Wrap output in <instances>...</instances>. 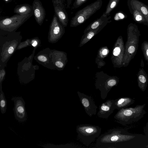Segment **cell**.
<instances>
[{
  "instance_id": "4dcf8cb0",
  "label": "cell",
  "mask_w": 148,
  "mask_h": 148,
  "mask_svg": "<svg viewBox=\"0 0 148 148\" xmlns=\"http://www.w3.org/2000/svg\"><path fill=\"white\" fill-rule=\"evenodd\" d=\"M6 3H8L12 1V0H3Z\"/></svg>"
},
{
  "instance_id": "2e32d148",
  "label": "cell",
  "mask_w": 148,
  "mask_h": 148,
  "mask_svg": "<svg viewBox=\"0 0 148 148\" xmlns=\"http://www.w3.org/2000/svg\"><path fill=\"white\" fill-rule=\"evenodd\" d=\"M130 3L133 9H137L142 14L148 23V9L146 5L138 0H131Z\"/></svg>"
},
{
  "instance_id": "30bf717a",
  "label": "cell",
  "mask_w": 148,
  "mask_h": 148,
  "mask_svg": "<svg viewBox=\"0 0 148 148\" xmlns=\"http://www.w3.org/2000/svg\"><path fill=\"white\" fill-rule=\"evenodd\" d=\"M115 100L108 99L102 103L99 107L97 115L101 118L107 119L115 109Z\"/></svg>"
},
{
  "instance_id": "7a4b0ae2",
  "label": "cell",
  "mask_w": 148,
  "mask_h": 148,
  "mask_svg": "<svg viewBox=\"0 0 148 148\" xmlns=\"http://www.w3.org/2000/svg\"><path fill=\"white\" fill-rule=\"evenodd\" d=\"M146 104L138 105L134 108L119 110L114 116L117 122L125 125L137 121L143 117L146 113L144 109Z\"/></svg>"
},
{
  "instance_id": "8992f818",
  "label": "cell",
  "mask_w": 148,
  "mask_h": 148,
  "mask_svg": "<svg viewBox=\"0 0 148 148\" xmlns=\"http://www.w3.org/2000/svg\"><path fill=\"white\" fill-rule=\"evenodd\" d=\"M116 80L114 78L109 77L107 79H98L95 83L96 88L100 91L101 98L106 99L111 89L117 84Z\"/></svg>"
},
{
  "instance_id": "3957f363",
  "label": "cell",
  "mask_w": 148,
  "mask_h": 148,
  "mask_svg": "<svg viewBox=\"0 0 148 148\" xmlns=\"http://www.w3.org/2000/svg\"><path fill=\"white\" fill-rule=\"evenodd\" d=\"M102 0H97L79 10L72 18L70 22L71 27H76L84 23L101 8Z\"/></svg>"
},
{
  "instance_id": "8fae6325",
  "label": "cell",
  "mask_w": 148,
  "mask_h": 148,
  "mask_svg": "<svg viewBox=\"0 0 148 148\" xmlns=\"http://www.w3.org/2000/svg\"><path fill=\"white\" fill-rule=\"evenodd\" d=\"M32 7L35 19L37 23L41 25L46 16L45 11L42 3L39 0H34Z\"/></svg>"
},
{
  "instance_id": "d6986e66",
  "label": "cell",
  "mask_w": 148,
  "mask_h": 148,
  "mask_svg": "<svg viewBox=\"0 0 148 148\" xmlns=\"http://www.w3.org/2000/svg\"><path fill=\"white\" fill-rule=\"evenodd\" d=\"M119 0H110L105 12V14L110 15L111 12L116 7Z\"/></svg>"
},
{
  "instance_id": "52a82bcc",
  "label": "cell",
  "mask_w": 148,
  "mask_h": 148,
  "mask_svg": "<svg viewBox=\"0 0 148 148\" xmlns=\"http://www.w3.org/2000/svg\"><path fill=\"white\" fill-rule=\"evenodd\" d=\"M77 93L86 114L90 117L96 115L98 107L92 97L79 91L77 92Z\"/></svg>"
},
{
  "instance_id": "ffe728a7",
  "label": "cell",
  "mask_w": 148,
  "mask_h": 148,
  "mask_svg": "<svg viewBox=\"0 0 148 148\" xmlns=\"http://www.w3.org/2000/svg\"><path fill=\"white\" fill-rule=\"evenodd\" d=\"M133 15L134 19L139 22L147 21L142 14L137 9H134Z\"/></svg>"
},
{
  "instance_id": "83f0119b",
  "label": "cell",
  "mask_w": 148,
  "mask_h": 148,
  "mask_svg": "<svg viewBox=\"0 0 148 148\" xmlns=\"http://www.w3.org/2000/svg\"><path fill=\"white\" fill-rule=\"evenodd\" d=\"M145 132L146 134L148 135V122L146 124L145 129Z\"/></svg>"
},
{
  "instance_id": "9c48e42d",
  "label": "cell",
  "mask_w": 148,
  "mask_h": 148,
  "mask_svg": "<svg viewBox=\"0 0 148 148\" xmlns=\"http://www.w3.org/2000/svg\"><path fill=\"white\" fill-rule=\"evenodd\" d=\"M55 14L59 21L64 26H67L69 21L67 13L62 0H52Z\"/></svg>"
},
{
  "instance_id": "484cf974",
  "label": "cell",
  "mask_w": 148,
  "mask_h": 148,
  "mask_svg": "<svg viewBox=\"0 0 148 148\" xmlns=\"http://www.w3.org/2000/svg\"><path fill=\"white\" fill-rule=\"evenodd\" d=\"M135 50V48L133 46H130L128 49V52L130 53H132L134 52Z\"/></svg>"
},
{
  "instance_id": "d4e9b609",
  "label": "cell",
  "mask_w": 148,
  "mask_h": 148,
  "mask_svg": "<svg viewBox=\"0 0 148 148\" xmlns=\"http://www.w3.org/2000/svg\"><path fill=\"white\" fill-rule=\"evenodd\" d=\"M56 66L59 68H62L63 66V64L60 61H58L55 63Z\"/></svg>"
},
{
  "instance_id": "6da1fadb",
  "label": "cell",
  "mask_w": 148,
  "mask_h": 148,
  "mask_svg": "<svg viewBox=\"0 0 148 148\" xmlns=\"http://www.w3.org/2000/svg\"><path fill=\"white\" fill-rule=\"evenodd\" d=\"M135 137L134 136L127 134L123 129H112L98 137L96 146L100 148L117 147L119 143L128 141Z\"/></svg>"
},
{
  "instance_id": "ba28073f",
  "label": "cell",
  "mask_w": 148,
  "mask_h": 148,
  "mask_svg": "<svg viewBox=\"0 0 148 148\" xmlns=\"http://www.w3.org/2000/svg\"><path fill=\"white\" fill-rule=\"evenodd\" d=\"M12 100L14 103L13 109L15 118L19 122H24L26 120L27 113L23 99L21 97H16Z\"/></svg>"
},
{
  "instance_id": "4fadbf2b",
  "label": "cell",
  "mask_w": 148,
  "mask_h": 148,
  "mask_svg": "<svg viewBox=\"0 0 148 148\" xmlns=\"http://www.w3.org/2000/svg\"><path fill=\"white\" fill-rule=\"evenodd\" d=\"M15 13L22 15H28L31 17L33 14L32 6L28 4L17 5L14 9Z\"/></svg>"
},
{
  "instance_id": "5bb4252c",
  "label": "cell",
  "mask_w": 148,
  "mask_h": 148,
  "mask_svg": "<svg viewBox=\"0 0 148 148\" xmlns=\"http://www.w3.org/2000/svg\"><path fill=\"white\" fill-rule=\"evenodd\" d=\"M121 40L120 38L117 40L113 49L111 59L114 64H120L121 59L119 56L121 52Z\"/></svg>"
},
{
  "instance_id": "f1b7e54d",
  "label": "cell",
  "mask_w": 148,
  "mask_h": 148,
  "mask_svg": "<svg viewBox=\"0 0 148 148\" xmlns=\"http://www.w3.org/2000/svg\"><path fill=\"white\" fill-rule=\"evenodd\" d=\"M72 0H67V7L69 8V7L70 5L71 4V1Z\"/></svg>"
},
{
  "instance_id": "1f68e13d",
  "label": "cell",
  "mask_w": 148,
  "mask_h": 148,
  "mask_svg": "<svg viewBox=\"0 0 148 148\" xmlns=\"http://www.w3.org/2000/svg\"><path fill=\"white\" fill-rule=\"evenodd\" d=\"M146 53L147 55L148 56V49H147L146 51Z\"/></svg>"
},
{
  "instance_id": "7402d4cb",
  "label": "cell",
  "mask_w": 148,
  "mask_h": 148,
  "mask_svg": "<svg viewBox=\"0 0 148 148\" xmlns=\"http://www.w3.org/2000/svg\"><path fill=\"white\" fill-rule=\"evenodd\" d=\"M107 48L103 47L102 48L99 52V54L100 55L101 57H105L107 55L108 53V51Z\"/></svg>"
},
{
  "instance_id": "d6a6232c",
  "label": "cell",
  "mask_w": 148,
  "mask_h": 148,
  "mask_svg": "<svg viewBox=\"0 0 148 148\" xmlns=\"http://www.w3.org/2000/svg\"><path fill=\"white\" fill-rule=\"evenodd\" d=\"M145 147H147V148H148V144L147 145H146L145 146Z\"/></svg>"
},
{
  "instance_id": "cb8c5ba5",
  "label": "cell",
  "mask_w": 148,
  "mask_h": 148,
  "mask_svg": "<svg viewBox=\"0 0 148 148\" xmlns=\"http://www.w3.org/2000/svg\"><path fill=\"white\" fill-rule=\"evenodd\" d=\"M38 60L42 62H45L47 60V58L43 56H40L38 57Z\"/></svg>"
},
{
  "instance_id": "5b68a950",
  "label": "cell",
  "mask_w": 148,
  "mask_h": 148,
  "mask_svg": "<svg viewBox=\"0 0 148 148\" xmlns=\"http://www.w3.org/2000/svg\"><path fill=\"white\" fill-rule=\"evenodd\" d=\"M28 15L16 14L10 17L2 19L0 21L1 29L6 30H13L18 27L29 18Z\"/></svg>"
},
{
  "instance_id": "9a60e30c",
  "label": "cell",
  "mask_w": 148,
  "mask_h": 148,
  "mask_svg": "<svg viewBox=\"0 0 148 148\" xmlns=\"http://www.w3.org/2000/svg\"><path fill=\"white\" fill-rule=\"evenodd\" d=\"M104 27L101 26L95 29L90 30L84 34L82 37L79 47H81L87 43Z\"/></svg>"
},
{
  "instance_id": "277c9868",
  "label": "cell",
  "mask_w": 148,
  "mask_h": 148,
  "mask_svg": "<svg viewBox=\"0 0 148 148\" xmlns=\"http://www.w3.org/2000/svg\"><path fill=\"white\" fill-rule=\"evenodd\" d=\"M76 130L80 141L87 147L99 136L101 132V128L99 126L88 124L78 125Z\"/></svg>"
},
{
  "instance_id": "7c38bea8",
  "label": "cell",
  "mask_w": 148,
  "mask_h": 148,
  "mask_svg": "<svg viewBox=\"0 0 148 148\" xmlns=\"http://www.w3.org/2000/svg\"><path fill=\"white\" fill-rule=\"evenodd\" d=\"M111 18L110 15L106 14L104 12L99 18L94 21L87 27L84 31V33L90 30L95 29L101 26L105 27L111 22Z\"/></svg>"
},
{
  "instance_id": "603a6c76",
  "label": "cell",
  "mask_w": 148,
  "mask_h": 148,
  "mask_svg": "<svg viewBox=\"0 0 148 148\" xmlns=\"http://www.w3.org/2000/svg\"><path fill=\"white\" fill-rule=\"evenodd\" d=\"M138 79L142 83H145L146 82V78L143 75H140L138 77Z\"/></svg>"
},
{
  "instance_id": "e0dca14e",
  "label": "cell",
  "mask_w": 148,
  "mask_h": 148,
  "mask_svg": "<svg viewBox=\"0 0 148 148\" xmlns=\"http://www.w3.org/2000/svg\"><path fill=\"white\" fill-rule=\"evenodd\" d=\"M135 100L129 97H121L115 99V109L118 110L126 108L132 104Z\"/></svg>"
},
{
  "instance_id": "4316f807",
  "label": "cell",
  "mask_w": 148,
  "mask_h": 148,
  "mask_svg": "<svg viewBox=\"0 0 148 148\" xmlns=\"http://www.w3.org/2000/svg\"><path fill=\"white\" fill-rule=\"evenodd\" d=\"M14 51V49L12 47H10L8 49V52L10 54H12Z\"/></svg>"
},
{
  "instance_id": "836d02e7",
  "label": "cell",
  "mask_w": 148,
  "mask_h": 148,
  "mask_svg": "<svg viewBox=\"0 0 148 148\" xmlns=\"http://www.w3.org/2000/svg\"></svg>"
},
{
  "instance_id": "f546056e",
  "label": "cell",
  "mask_w": 148,
  "mask_h": 148,
  "mask_svg": "<svg viewBox=\"0 0 148 148\" xmlns=\"http://www.w3.org/2000/svg\"><path fill=\"white\" fill-rule=\"evenodd\" d=\"M37 44V42L36 41H34L32 44V45L34 47H35Z\"/></svg>"
},
{
  "instance_id": "ac0fdd59",
  "label": "cell",
  "mask_w": 148,
  "mask_h": 148,
  "mask_svg": "<svg viewBox=\"0 0 148 148\" xmlns=\"http://www.w3.org/2000/svg\"><path fill=\"white\" fill-rule=\"evenodd\" d=\"M0 109L2 114L5 113L7 109V101L1 88H0Z\"/></svg>"
},
{
  "instance_id": "44dd1931",
  "label": "cell",
  "mask_w": 148,
  "mask_h": 148,
  "mask_svg": "<svg viewBox=\"0 0 148 148\" xmlns=\"http://www.w3.org/2000/svg\"><path fill=\"white\" fill-rule=\"evenodd\" d=\"M87 0H75L73 6V8L76 9L85 3Z\"/></svg>"
}]
</instances>
